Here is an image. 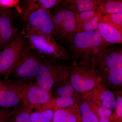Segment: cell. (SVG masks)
<instances>
[{
    "mask_svg": "<svg viewBox=\"0 0 122 122\" xmlns=\"http://www.w3.org/2000/svg\"><path fill=\"white\" fill-rule=\"evenodd\" d=\"M93 105L95 107L99 119L103 117L110 118L112 116V111L111 109Z\"/></svg>",
    "mask_w": 122,
    "mask_h": 122,
    "instance_id": "cell-27",
    "label": "cell"
},
{
    "mask_svg": "<svg viewBox=\"0 0 122 122\" xmlns=\"http://www.w3.org/2000/svg\"><path fill=\"white\" fill-rule=\"evenodd\" d=\"M96 10L100 14L122 13V1L119 0H102Z\"/></svg>",
    "mask_w": 122,
    "mask_h": 122,
    "instance_id": "cell-19",
    "label": "cell"
},
{
    "mask_svg": "<svg viewBox=\"0 0 122 122\" xmlns=\"http://www.w3.org/2000/svg\"><path fill=\"white\" fill-rule=\"evenodd\" d=\"M27 20V26L44 35L53 36L54 26L48 10H37L30 14Z\"/></svg>",
    "mask_w": 122,
    "mask_h": 122,
    "instance_id": "cell-11",
    "label": "cell"
},
{
    "mask_svg": "<svg viewBox=\"0 0 122 122\" xmlns=\"http://www.w3.org/2000/svg\"><path fill=\"white\" fill-rule=\"evenodd\" d=\"M100 14L98 13L77 27L76 32L90 31L96 30L101 22Z\"/></svg>",
    "mask_w": 122,
    "mask_h": 122,
    "instance_id": "cell-22",
    "label": "cell"
},
{
    "mask_svg": "<svg viewBox=\"0 0 122 122\" xmlns=\"http://www.w3.org/2000/svg\"><path fill=\"white\" fill-rule=\"evenodd\" d=\"M110 119L111 117L100 118L99 119V122H109L110 120Z\"/></svg>",
    "mask_w": 122,
    "mask_h": 122,
    "instance_id": "cell-31",
    "label": "cell"
},
{
    "mask_svg": "<svg viewBox=\"0 0 122 122\" xmlns=\"http://www.w3.org/2000/svg\"><path fill=\"white\" fill-rule=\"evenodd\" d=\"M11 9L0 10V46L5 47L16 36L14 26Z\"/></svg>",
    "mask_w": 122,
    "mask_h": 122,
    "instance_id": "cell-13",
    "label": "cell"
},
{
    "mask_svg": "<svg viewBox=\"0 0 122 122\" xmlns=\"http://www.w3.org/2000/svg\"><path fill=\"white\" fill-rule=\"evenodd\" d=\"M70 67L54 61L42 60L38 72L36 83L43 90L50 92L55 84L69 78Z\"/></svg>",
    "mask_w": 122,
    "mask_h": 122,
    "instance_id": "cell-6",
    "label": "cell"
},
{
    "mask_svg": "<svg viewBox=\"0 0 122 122\" xmlns=\"http://www.w3.org/2000/svg\"><path fill=\"white\" fill-rule=\"evenodd\" d=\"M54 111L48 109L41 111L31 112L30 118L32 122H51Z\"/></svg>",
    "mask_w": 122,
    "mask_h": 122,
    "instance_id": "cell-23",
    "label": "cell"
},
{
    "mask_svg": "<svg viewBox=\"0 0 122 122\" xmlns=\"http://www.w3.org/2000/svg\"><path fill=\"white\" fill-rule=\"evenodd\" d=\"M97 30L102 38L109 45L122 43V32L113 26L101 22Z\"/></svg>",
    "mask_w": 122,
    "mask_h": 122,
    "instance_id": "cell-15",
    "label": "cell"
},
{
    "mask_svg": "<svg viewBox=\"0 0 122 122\" xmlns=\"http://www.w3.org/2000/svg\"><path fill=\"white\" fill-rule=\"evenodd\" d=\"M8 112V111H6L2 109H0V119L5 115Z\"/></svg>",
    "mask_w": 122,
    "mask_h": 122,
    "instance_id": "cell-32",
    "label": "cell"
},
{
    "mask_svg": "<svg viewBox=\"0 0 122 122\" xmlns=\"http://www.w3.org/2000/svg\"><path fill=\"white\" fill-rule=\"evenodd\" d=\"M25 48L24 39L20 35H16L0 52V74L4 76L5 81H9L18 59Z\"/></svg>",
    "mask_w": 122,
    "mask_h": 122,
    "instance_id": "cell-7",
    "label": "cell"
},
{
    "mask_svg": "<svg viewBox=\"0 0 122 122\" xmlns=\"http://www.w3.org/2000/svg\"><path fill=\"white\" fill-rule=\"evenodd\" d=\"M86 96L87 100L96 106L115 109L116 99L113 93L99 84Z\"/></svg>",
    "mask_w": 122,
    "mask_h": 122,
    "instance_id": "cell-14",
    "label": "cell"
},
{
    "mask_svg": "<svg viewBox=\"0 0 122 122\" xmlns=\"http://www.w3.org/2000/svg\"><path fill=\"white\" fill-rule=\"evenodd\" d=\"M52 122H82L81 114L76 106L54 111Z\"/></svg>",
    "mask_w": 122,
    "mask_h": 122,
    "instance_id": "cell-16",
    "label": "cell"
},
{
    "mask_svg": "<svg viewBox=\"0 0 122 122\" xmlns=\"http://www.w3.org/2000/svg\"><path fill=\"white\" fill-rule=\"evenodd\" d=\"M5 85L4 83L1 82L0 79V90L4 89L5 87Z\"/></svg>",
    "mask_w": 122,
    "mask_h": 122,
    "instance_id": "cell-33",
    "label": "cell"
},
{
    "mask_svg": "<svg viewBox=\"0 0 122 122\" xmlns=\"http://www.w3.org/2000/svg\"><path fill=\"white\" fill-rule=\"evenodd\" d=\"M24 34L33 48L41 54L54 60L70 59L69 53L57 43L53 36L44 35L27 26Z\"/></svg>",
    "mask_w": 122,
    "mask_h": 122,
    "instance_id": "cell-4",
    "label": "cell"
},
{
    "mask_svg": "<svg viewBox=\"0 0 122 122\" xmlns=\"http://www.w3.org/2000/svg\"><path fill=\"white\" fill-rule=\"evenodd\" d=\"M74 90L69 84L62 85L57 88L56 94L58 97L52 99L43 111L50 109L55 111L58 109L69 108L75 106V101L72 96Z\"/></svg>",
    "mask_w": 122,
    "mask_h": 122,
    "instance_id": "cell-12",
    "label": "cell"
},
{
    "mask_svg": "<svg viewBox=\"0 0 122 122\" xmlns=\"http://www.w3.org/2000/svg\"><path fill=\"white\" fill-rule=\"evenodd\" d=\"M98 13L96 9L83 11L78 13H75L77 27L82 23L86 21Z\"/></svg>",
    "mask_w": 122,
    "mask_h": 122,
    "instance_id": "cell-25",
    "label": "cell"
},
{
    "mask_svg": "<svg viewBox=\"0 0 122 122\" xmlns=\"http://www.w3.org/2000/svg\"><path fill=\"white\" fill-rule=\"evenodd\" d=\"M20 1L18 0H0V7L1 8L11 9L15 7L20 12L22 10L19 7Z\"/></svg>",
    "mask_w": 122,
    "mask_h": 122,
    "instance_id": "cell-26",
    "label": "cell"
},
{
    "mask_svg": "<svg viewBox=\"0 0 122 122\" xmlns=\"http://www.w3.org/2000/svg\"><path fill=\"white\" fill-rule=\"evenodd\" d=\"M24 9L22 10V18L27 20L30 15L36 10L42 9L41 0H30L25 1Z\"/></svg>",
    "mask_w": 122,
    "mask_h": 122,
    "instance_id": "cell-24",
    "label": "cell"
},
{
    "mask_svg": "<svg viewBox=\"0 0 122 122\" xmlns=\"http://www.w3.org/2000/svg\"><path fill=\"white\" fill-rule=\"evenodd\" d=\"M116 115L118 119L122 120V97L121 95L117 96L116 99Z\"/></svg>",
    "mask_w": 122,
    "mask_h": 122,
    "instance_id": "cell-28",
    "label": "cell"
},
{
    "mask_svg": "<svg viewBox=\"0 0 122 122\" xmlns=\"http://www.w3.org/2000/svg\"><path fill=\"white\" fill-rule=\"evenodd\" d=\"M70 85L81 93L91 91L102 81L92 59L74 61L70 67Z\"/></svg>",
    "mask_w": 122,
    "mask_h": 122,
    "instance_id": "cell-3",
    "label": "cell"
},
{
    "mask_svg": "<svg viewBox=\"0 0 122 122\" xmlns=\"http://www.w3.org/2000/svg\"><path fill=\"white\" fill-rule=\"evenodd\" d=\"M110 46L100 51L93 59L102 81L120 86L122 83V49Z\"/></svg>",
    "mask_w": 122,
    "mask_h": 122,
    "instance_id": "cell-1",
    "label": "cell"
},
{
    "mask_svg": "<svg viewBox=\"0 0 122 122\" xmlns=\"http://www.w3.org/2000/svg\"><path fill=\"white\" fill-rule=\"evenodd\" d=\"M15 109L11 112H8V113L0 119V122H8L10 118L15 111Z\"/></svg>",
    "mask_w": 122,
    "mask_h": 122,
    "instance_id": "cell-29",
    "label": "cell"
},
{
    "mask_svg": "<svg viewBox=\"0 0 122 122\" xmlns=\"http://www.w3.org/2000/svg\"><path fill=\"white\" fill-rule=\"evenodd\" d=\"M5 87L0 90V106L4 107L16 106L22 102L29 83L23 81L16 82L6 81Z\"/></svg>",
    "mask_w": 122,
    "mask_h": 122,
    "instance_id": "cell-10",
    "label": "cell"
},
{
    "mask_svg": "<svg viewBox=\"0 0 122 122\" xmlns=\"http://www.w3.org/2000/svg\"><path fill=\"white\" fill-rule=\"evenodd\" d=\"M31 112L22 104L15 109V111L8 122H32L30 115Z\"/></svg>",
    "mask_w": 122,
    "mask_h": 122,
    "instance_id": "cell-20",
    "label": "cell"
},
{
    "mask_svg": "<svg viewBox=\"0 0 122 122\" xmlns=\"http://www.w3.org/2000/svg\"><path fill=\"white\" fill-rule=\"evenodd\" d=\"M52 15L54 32V35L66 44H68L75 33L77 24L75 13L63 2Z\"/></svg>",
    "mask_w": 122,
    "mask_h": 122,
    "instance_id": "cell-5",
    "label": "cell"
},
{
    "mask_svg": "<svg viewBox=\"0 0 122 122\" xmlns=\"http://www.w3.org/2000/svg\"><path fill=\"white\" fill-rule=\"evenodd\" d=\"M42 60L29 49L25 48L18 59L11 74L22 81L36 79Z\"/></svg>",
    "mask_w": 122,
    "mask_h": 122,
    "instance_id": "cell-8",
    "label": "cell"
},
{
    "mask_svg": "<svg viewBox=\"0 0 122 122\" xmlns=\"http://www.w3.org/2000/svg\"><path fill=\"white\" fill-rule=\"evenodd\" d=\"M63 2L78 13L83 11L96 10L100 5V0H68Z\"/></svg>",
    "mask_w": 122,
    "mask_h": 122,
    "instance_id": "cell-17",
    "label": "cell"
},
{
    "mask_svg": "<svg viewBox=\"0 0 122 122\" xmlns=\"http://www.w3.org/2000/svg\"><path fill=\"white\" fill-rule=\"evenodd\" d=\"M82 122H99V118L94 105L86 100L81 103L79 107Z\"/></svg>",
    "mask_w": 122,
    "mask_h": 122,
    "instance_id": "cell-18",
    "label": "cell"
},
{
    "mask_svg": "<svg viewBox=\"0 0 122 122\" xmlns=\"http://www.w3.org/2000/svg\"><path fill=\"white\" fill-rule=\"evenodd\" d=\"M50 92L43 90L36 82L29 83L22 100V104L32 112L41 111L52 99Z\"/></svg>",
    "mask_w": 122,
    "mask_h": 122,
    "instance_id": "cell-9",
    "label": "cell"
},
{
    "mask_svg": "<svg viewBox=\"0 0 122 122\" xmlns=\"http://www.w3.org/2000/svg\"><path fill=\"white\" fill-rule=\"evenodd\" d=\"M101 22L106 23L122 32V13L101 14Z\"/></svg>",
    "mask_w": 122,
    "mask_h": 122,
    "instance_id": "cell-21",
    "label": "cell"
},
{
    "mask_svg": "<svg viewBox=\"0 0 122 122\" xmlns=\"http://www.w3.org/2000/svg\"><path fill=\"white\" fill-rule=\"evenodd\" d=\"M1 46H0V51H0L1 49Z\"/></svg>",
    "mask_w": 122,
    "mask_h": 122,
    "instance_id": "cell-34",
    "label": "cell"
},
{
    "mask_svg": "<svg viewBox=\"0 0 122 122\" xmlns=\"http://www.w3.org/2000/svg\"><path fill=\"white\" fill-rule=\"evenodd\" d=\"M67 45L71 53L76 59H93L109 45L96 30L75 33Z\"/></svg>",
    "mask_w": 122,
    "mask_h": 122,
    "instance_id": "cell-2",
    "label": "cell"
},
{
    "mask_svg": "<svg viewBox=\"0 0 122 122\" xmlns=\"http://www.w3.org/2000/svg\"><path fill=\"white\" fill-rule=\"evenodd\" d=\"M109 122H122V120L118 119L115 116H112Z\"/></svg>",
    "mask_w": 122,
    "mask_h": 122,
    "instance_id": "cell-30",
    "label": "cell"
}]
</instances>
